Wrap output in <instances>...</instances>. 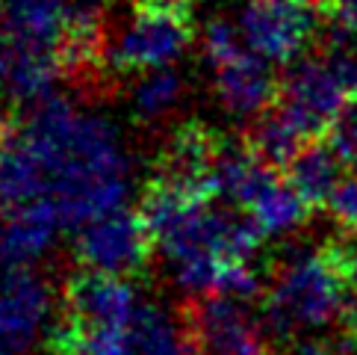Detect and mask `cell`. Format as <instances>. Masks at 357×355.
<instances>
[{
	"mask_svg": "<svg viewBox=\"0 0 357 355\" xmlns=\"http://www.w3.org/2000/svg\"><path fill=\"white\" fill-rule=\"evenodd\" d=\"M21 128L45 166L47 198L62 228H83L124 205L127 154L107 119L80 113L50 92L33 101Z\"/></svg>",
	"mask_w": 357,
	"mask_h": 355,
	"instance_id": "cell-1",
	"label": "cell"
},
{
	"mask_svg": "<svg viewBox=\"0 0 357 355\" xmlns=\"http://www.w3.org/2000/svg\"><path fill=\"white\" fill-rule=\"evenodd\" d=\"M349 284L334 252H296L280 261L266 294L263 320L269 335L292 340L340 320L349 305Z\"/></svg>",
	"mask_w": 357,
	"mask_h": 355,
	"instance_id": "cell-2",
	"label": "cell"
},
{
	"mask_svg": "<svg viewBox=\"0 0 357 355\" xmlns=\"http://www.w3.org/2000/svg\"><path fill=\"white\" fill-rule=\"evenodd\" d=\"M192 42V9L157 0H133V12L116 42H109V66L116 71H154L172 66Z\"/></svg>",
	"mask_w": 357,
	"mask_h": 355,
	"instance_id": "cell-3",
	"label": "cell"
},
{
	"mask_svg": "<svg viewBox=\"0 0 357 355\" xmlns=\"http://www.w3.org/2000/svg\"><path fill=\"white\" fill-rule=\"evenodd\" d=\"M325 15V0H248L236 27L251 54L292 66L319 36Z\"/></svg>",
	"mask_w": 357,
	"mask_h": 355,
	"instance_id": "cell-4",
	"label": "cell"
},
{
	"mask_svg": "<svg viewBox=\"0 0 357 355\" xmlns=\"http://www.w3.org/2000/svg\"><path fill=\"white\" fill-rule=\"evenodd\" d=\"M181 326L195 355H266V320L248 299L198 294L181 305Z\"/></svg>",
	"mask_w": 357,
	"mask_h": 355,
	"instance_id": "cell-5",
	"label": "cell"
},
{
	"mask_svg": "<svg viewBox=\"0 0 357 355\" xmlns=\"http://www.w3.org/2000/svg\"><path fill=\"white\" fill-rule=\"evenodd\" d=\"M154 249L157 246L151 240L142 217L124 208L83 225L77 246H74L77 261L86 270H100L121 278L142 273V266L148 263Z\"/></svg>",
	"mask_w": 357,
	"mask_h": 355,
	"instance_id": "cell-6",
	"label": "cell"
},
{
	"mask_svg": "<svg viewBox=\"0 0 357 355\" xmlns=\"http://www.w3.org/2000/svg\"><path fill=\"white\" fill-rule=\"evenodd\" d=\"M349 89L325 57L296 59L280 80L278 107L304 131V136H319L331 128L340 110L349 104Z\"/></svg>",
	"mask_w": 357,
	"mask_h": 355,
	"instance_id": "cell-7",
	"label": "cell"
},
{
	"mask_svg": "<svg viewBox=\"0 0 357 355\" xmlns=\"http://www.w3.org/2000/svg\"><path fill=\"white\" fill-rule=\"evenodd\" d=\"M222 148H225L222 136L207 122L189 119L183 124H177L174 133L169 136L157 175L177 187H183L195 198L213 201V198H219L215 196L213 172H215V163H219Z\"/></svg>",
	"mask_w": 357,
	"mask_h": 355,
	"instance_id": "cell-8",
	"label": "cell"
},
{
	"mask_svg": "<svg viewBox=\"0 0 357 355\" xmlns=\"http://www.w3.org/2000/svg\"><path fill=\"white\" fill-rule=\"evenodd\" d=\"M62 308H66L62 314L92 326L130 328L139 302L127 278L100 270H80L68 275L66 287H62Z\"/></svg>",
	"mask_w": 357,
	"mask_h": 355,
	"instance_id": "cell-9",
	"label": "cell"
},
{
	"mask_svg": "<svg viewBox=\"0 0 357 355\" xmlns=\"http://www.w3.org/2000/svg\"><path fill=\"white\" fill-rule=\"evenodd\" d=\"M47 302V287L33 270H0V349H27L45 326Z\"/></svg>",
	"mask_w": 357,
	"mask_h": 355,
	"instance_id": "cell-10",
	"label": "cell"
},
{
	"mask_svg": "<svg viewBox=\"0 0 357 355\" xmlns=\"http://www.w3.org/2000/svg\"><path fill=\"white\" fill-rule=\"evenodd\" d=\"M215 95L231 116L257 119L278 104V83L263 57L239 50L236 57L215 66Z\"/></svg>",
	"mask_w": 357,
	"mask_h": 355,
	"instance_id": "cell-11",
	"label": "cell"
},
{
	"mask_svg": "<svg viewBox=\"0 0 357 355\" xmlns=\"http://www.w3.org/2000/svg\"><path fill=\"white\" fill-rule=\"evenodd\" d=\"M59 228L62 219L50 198H39L33 205L6 210L0 219V270L30 266L47 252Z\"/></svg>",
	"mask_w": 357,
	"mask_h": 355,
	"instance_id": "cell-12",
	"label": "cell"
},
{
	"mask_svg": "<svg viewBox=\"0 0 357 355\" xmlns=\"http://www.w3.org/2000/svg\"><path fill=\"white\" fill-rule=\"evenodd\" d=\"M47 198V175L21 124L0 128V210H15Z\"/></svg>",
	"mask_w": 357,
	"mask_h": 355,
	"instance_id": "cell-13",
	"label": "cell"
},
{
	"mask_svg": "<svg viewBox=\"0 0 357 355\" xmlns=\"http://www.w3.org/2000/svg\"><path fill=\"white\" fill-rule=\"evenodd\" d=\"M66 30V6L59 0H0V33L9 48L56 50Z\"/></svg>",
	"mask_w": 357,
	"mask_h": 355,
	"instance_id": "cell-14",
	"label": "cell"
},
{
	"mask_svg": "<svg viewBox=\"0 0 357 355\" xmlns=\"http://www.w3.org/2000/svg\"><path fill=\"white\" fill-rule=\"evenodd\" d=\"M213 178H215V196L248 210L263 189L278 178V169L263 163L248 148V143H225Z\"/></svg>",
	"mask_w": 357,
	"mask_h": 355,
	"instance_id": "cell-15",
	"label": "cell"
},
{
	"mask_svg": "<svg viewBox=\"0 0 357 355\" xmlns=\"http://www.w3.org/2000/svg\"><path fill=\"white\" fill-rule=\"evenodd\" d=\"M50 355H130V328L92 326L62 314L47 335Z\"/></svg>",
	"mask_w": 357,
	"mask_h": 355,
	"instance_id": "cell-16",
	"label": "cell"
},
{
	"mask_svg": "<svg viewBox=\"0 0 357 355\" xmlns=\"http://www.w3.org/2000/svg\"><path fill=\"white\" fill-rule=\"evenodd\" d=\"M287 181L310 208L328 205L342 181V160L328 143H307L287 166Z\"/></svg>",
	"mask_w": 357,
	"mask_h": 355,
	"instance_id": "cell-17",
	"label": "cell"
},
{
	"mask_svg": "<svg viewBox=\"0 0 357 355\" xmlns=\"http://www.w3.org/2000/svg\"><path fill=\"white\" fill-rule=\"evenodd\" d=\"M304 139H307L304 131L275 104L254 119L245 143L254 154L263 163H269L272 169H287L289 163L296 160L298 151L304 148Z\"/></svg>",
	"mask_w": 357,
	"mask_h": 355,
	"instance_id": "cell-18",
	"label": "cell"
},
{
	"mask_svg": "<svg viewBox=\"0 0 357 355\" xmlns=\"http://www.w3.org/2000/svg\"><path fill=\"white\" fill-rule=\"evenodd\" d=\"M62 78L56 50L45 48H9V62L3 80L9 86V92L18 101H39L45 95L54 92V83Z\"/></svg>",
	"mask_w": 357,
	"mask_h": 355,
	"instance_id": "cell-19",
	"label": "cell"
},
{
	"mask_svg": "<svg viewBox=\"0 0 357 355\" xmlns=\"http://www.w3.org/2000/svg\"><path fill=\"white\" fill-rule=\"evenodd\" d=\"M248 213L266 237H284L304 225V219L310 217V205L296 193V187L289 181L275 178L248 208Z\"/></svg>",
	"mask_w": 357,
	"mask_h": 355,
	"instance_id": "cell-20",
	"label": "cell"
},
{
	"mask_svg": "<svg viewBox=\"0 0 357 355\" xmlns=\"http://www.w3.org/2000/svg\"><path fill=\"white\" fill-rule=\"evenodd\" d=\"M130 355H195L183 326H174L157 305H139L130 326Z\"/></svg>",
	"mask_w": 357,
	"mask_h": 355,
	"instance_id": "cell-21",
	"label": "cell"
},
{
	"mask_svg": "<svg viewBox=\"0 0 357 355\" xmlns=\"http://www.w3.org/2000/svg\"><path fill=\"white\" fill-rule=\"evenodd\" d=\"M183 95V80L172 66L154 68L142 74V80L133 86V113L139 122H157L165 113H172Z\"/></svg>",
	"mask_w": 357,
	"mask_h": 355,
	"instance_id": "cell-22",
	"label": "cell"
},
{
	"mask_svg": "<svg viewBox=\"0 0 357 355\" xmlns=\"http://www.w3.org/2000/svg\"><path fill=\"white\" fill-rule=\"evenodd\" d=\"M325 139L334 148V154L342 160V166L357 169V98L340 110V116L325 131Z\"/></svg>",
	"mask_w": 357,
	"mask_h": 355,
	"instance_id": "cell-23",
	"label": "cell"
},
{
	"mask_svg": "<svg viewBox=\"0 0 357 355\" xmlns=\"http://www.w3.org/2000/svg\"><path fill=\"white\" fill-rule=\"evenodd\" d=\"M245 42H242V33L239 27H234L227 18H213L207 24V30H204V57H207V62L215 68L222 66V62H227L231 57H236Z\"/></svg>",
	"mask_w": 357,
	"mask_h": 355,
	"instance_id": "cell-24",
	"label": "cell"
},
{
	"mask_svg": "<svg viewBox=\"0 0 357 355\" xmlns=\"http://www.w3.org/2000/svg\"><path fill=\"white\" fill-rule=\"evenodd\" d=\"M213 294L236 296V299H254L260 294V278L248 263H225Z\"/></svg>",
	"mask_w": 357,
	"mask_h": 355,
	"instance_id": "cell-25",
	"label": "cell"
},
{
	"mask_svg": "<svg viewBox=\"0 0 357 355\" xmlns=\"http://www.w3.org/2000/svg\"><path fill=\"white\" fill-rule=\"evenodd\" d=\"M331 217L337 219V225L342 231H349L351 237H357V175H346L340 181V187L334 189V196L328 201Z\"/></svg>",
	"mask_w": 357,
	"mask_h": 355,
	"instance_id": "cell-26",
	"label": "cell"
},
{
	"mask_svg": "<svg viewBox=\"0 0 357 355\" xmlns=\"http://www.w3.org/2000/svg\"><path fill=\"white\" fill-rule=\"evenodd\" d=\"M287 355H337L334 338L325 335H298L289 340V352Z\"/></svg>",
	"mask_w": 357,
	"mask_h": 355,
	"instance_id": "cell-27",
	"label": "cell"
},
{
	"mask_svg": "<svg viewBox=\"0 0 357 355\" xmlns=\"http://www.w3.org/2000/svg\"><path fill=\"white\" fill-rule=\"evenodd\" d=\"M325 12L331 24H340V27L357 33V0H325Z\"/></svg>",
	"mask_w": 357,
	"mask_h": 355,
	"instance_id": "cell-28",
	"label": "cell"
},
{
	"mask_svg": "<svg viewBox=\"0 0 357 355\" xmlns=\"http://www.w3.org/2000/svg\"><path fill=\"white\" fill-rule=\"evenodd\" d=\"M334 252V258L342 270V278H346L349 290L357 296V243H349V246H340V249H331Z\"/></svg>",
	"mask_w": 357,
	"mask_h": 355,
	"instance_id": "cell-29",
	"label": "cell"
},
{
	"mask_svg": "<svg viewBox=\"0 0 357 355\" xmlns=\"http://www.w3.org/2000/svg\"><path fill=\"white\" fill-rule=\"evenodd\" d=\"M6 62H9V42H6V36L0 33V78L6 74Z\"/></svg>",
	"mask_w": 357,
	"mask_h": 355,
	"instance_id": "cell-30",
	"label": "cell"
},
{
	"mask_svg": "<svg viewBox=\"0 0 357 355\" xmlns=\"http://www.w3.org/2000/svg\"><path fill=\"white\" fill-rule=\"evenodd\" d=\"M62 6H98L100 0H59Z\"/></svg>",
	"mask_w": 357,
	"mask_h": 355,
	"instance_id": "cell-31",
	"label": "cell"
},
{
	"mask_svg": "<svg viewBox=\"0 0 357 355\" xmlns=\"http://www.w3.org/2000/svg\"><path fill=\"white\" fill-rule=\"evenodd\" d=\"M0 355H15V352H6V349H0Z\"/></svg>",
	"mask_w": 357,
	"mask_h": 355,
	"instance_id": "cell-32",
	"label": "cell"
},
{
	"mask_svg": "<svg viewBox=\"0 0 357 355\" xmlns=\"http://www.w3.org/2000/svg\"><path fill=\"white\" fill-rule=\"evenodd\" d=\"M3 124H6V119H3V116H0V128H3Z\"/></svg>",
	"mask_w": 357,
	"mask_h": 355,
	"instance_id": "cell-33",
	"label": "cell"
}]
</instances>
